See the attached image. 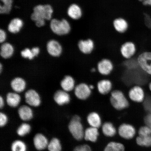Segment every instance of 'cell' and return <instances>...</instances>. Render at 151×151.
I'll list each match as a JSON object with an SVG mask.
<instances>
[{"instance_id":"cell-6","label":"cell","mask_w":151,"mask_h":151,"mask_svg":"<svg viewBox=\"0 0 151 151\" xmlns=\"http://www.w3.org/2000/svg\"><path fill=\"white\" fill-rule=\"evenodd\" d=\"M73 91L75 97L82 101L89 99L92 93L89 85L84 82H80L76 85Z\"/></svg>"},{"instance_id":"cell-21","label":"cell","mask_w":151,"mask_h":151,"mask_svg":"<svg viewBox=\"0 0 151 151\" xmlns=\"http://www.w3.org/2000/svg\"><path fill=\"white\" fill-rule=\"evenodd\" d=\"M34 144L37 150H41L46 148L48 144V139L44 135L37 134L34 137Z\"/></svg>"},{"instance_id":"cell-20","label":"cell","mask_w":151,"mask_h":151,"mask_svg":"<svg viewBox=\"0 0 151 151\" xmlns=\"http://www.w3.org/2000/svg\"><path fill=\"white\" fill-rule=\"evenodd\" d=\"M67 14L70 18L73 20H77L82 17L83 11L80 6L76 4H73L68 8Z\"/></svg>"},{"instance_id":"cell-42","label":"cell","mask_w":151,"mask_h":151,"mask_svg":"<svg viewBox=\"0 0 151 151\" xmlns=\"http://www.w3.org/2000/svg\"><path fill=\"white\" fill-rule=\"evenodd\" d=\"M5 102L3 98L1 96L0 97V108L2 109L4 106Z\"/></svg>"},{"instance_id":"cell-8","label":"cell","mask_w":151,"mask_h":151,"mask_svg":"<svg viewBox=\"0 0 151 151\" xmlns=\"http://www.w3.org/2000/svg\"><path fill=\"white\" fill-rule=\"evenodd\" d=\"M121 55L124 59H129L136 55V45L132 41H125L121 45L120 49Z\"/></svg>"},{"instance_id":"cell-22","label":"cell","mask_w":151,"mask_h":151,"mask_svg":"<svg viewBox=\"0 0 151 151\" xmlns=\"http://www.w3.org/2000/svg\"><path fill=\"white\" fill-rule=\"evenodd\" d=\"M21 101V97L16 92H9L7 94L6 101L9 106L13 108L17 107Z\"/></svg>"},{"instance_id":"cell-16","label":"cell","mask_w":151,"mask_h":151,"mask_svg":"<svg viewBox=\"0 0 151 151\" xmlns=\"http://www.w3.org/2000/svg\"><path fill=\"white\" fill-rule=\"evenodd\" d=\"M113 25L115 31L120 34L125 33L129 27V24L127 20L122 17L114 19L113 21Z\"/></svg>"},{"instance_id":"cell-43","label":"cell","mask_w":151,"mask_h":151,"mask_svg":"<svg viewBox=\"0 0 151 151\" xmlns=\"http://www.w3.org/2000/svg\"><path fill=\"white\" fill-rule=\"evenodd\" d=\"M149 89L151 92V82L149 83L148 85Z\"/></svg>"},{"instance_id":"cell-30","label":"cell","mask_w":151,"mask_h":151,"mask_svg":"<svg viewBox=\"0 0 151 151\" xmlns=\"http://www.w3.org/2000/svg\"><path fill=\"white\" fill-rule=\"evenodd\" d=\"M136 142L139 146L149 147H151V135L145 137H138L136 139Z\"/></svg>"},{"instance_id":"cell-41","label":"cell","mask_w":151,"mask_h":151,"mask_svg":"<svg viewBox=\"0 0 151 151\" xmlns=\"http://www.w3.org/2000/svg\"><path fill=\"white\" fill-rule=\"evenodd\" d=\"M138 1L145 6H151V0H138Z\"/></svg>"},{"instance_id":"cell-14","label":"cell","mask_w":151,"mask_h":151,"mask_svg":"<svg viewBox=\"0 0 151 151\" xmlns=\"http://www.w3.org/2000/svg\"><path fill=\"white\" fill-rule=\"evenodd\" d=\"M46 48L48 53L54 57L60 56L63 50L61 45L55 40L49 41L47 43Z\"/></svg>"},{"instance_id":"cell-7","label":"cell","mask_w":151,"mask_h":151,"mask_svg":"<svg viewBox=\"0 0 151 151\" xmlns=\"http://www.w3.org/2000/svg\"><path fill=\"white\" fill-rule=\"evenodd\" d=\"M137 56L139 68L145 73L151 76V52H143Z\"/></svg>"},{"instance_id":"cell-40","label":"cell","mask_w":151,"mask_h":151,"mask_svg":"<svg viewBox=\"0 0 151 151\" xmlns=\"http://www.w3.org/2000/svg\"><path fill=\"white\" fill-rule=\"evenodd\" d=\"M36 25L38 27H41L44 26L45 24V20H40L35 22Z\"/></svg>"},{"instance_id":"cell-37","label":"cell","mask_w":151,"mask_h":151,"mask_svg":"<svg viewBox=\"0 0 151 151\" xmlns=\"http://www.w3.org/2000/svg\"><path fill=\"white\" fill-rule=\"evenodd\" d=\"M7 117L6 115L4 113H0V126L3 127L6 124L7 122Z\"/></svg>"},{"instance_id":"cell-3","label":"cell","mask_w":151,"mask_h":151,"mask_svg":"<svg viewBox=\"0 0 151 151\" xmlns=\"http://www.w3.org/2000/svg\"><path fill=\"white\" fill-rule=\"evenodd\" d=\"M70 132L74 139L80 141L84 138V130L81 122V119L78 115L73 116L68 126Z\"/></svg>"},{"instance_id":"cell-32","label":"cell","mask_w":151,"mask_h":151,"mask_svg":"<svg viewBox=\"0 0 151 151\" xmlns=\"http://www.w3.org/2000/svg\"><path fill=\"white\" fill-rule=\"evenodd\" d=\"M12 151H26V145L25 143L21 140H16L11 145Z\"/></svg>"},{"instance_id":"cell-11","label":"cell","mask_w":151,"mask_h":151,"mask_svg":"<svg viewBox=\"0 0 151 151\" xmlns=\"http://www.w3.org/2000/svg\"><path fill=\"white\" fill-rule=\"evenodd\" d=\"M97 88L98 92L101 95H109L113 90L112 81L107 77H105L97 82Z\"/></svg>"},{"instance_id":"cell-23","label":"cell","mask_w":151,"mask_h":151,"mask_svg":"<svg viewBox=\"0 0 151 151\" xmlns=\"http://www.w3.org/2000/svg\"><path fill=\"white\" fill-rule=\"evenodd\" d=\"M99 135L98 128L90 127L85 130L84 138L86 141L95 142Z\"/></svg>"},{"instance_id":"cell-12","label":"cell","mask_w":151,"mask_h":151,"mask_svg":"<svg viewBox=\"0 0 151 151\" xmlns=\"http://www.w3.org/2000/svg\"><path fill=\"white\" fill-rule=\"evenodd\" d=\"M24 99L26 103L30 106L37 107L41 104L40 96L35 90L31 89L27 91L24 94Z\"/></svg>"},{"instance_id":"cell-33","label":"cell","mask_w":151,"mask_h":151,"mask_svg":"<svg viewBox=\"0 0 151 151\" xmlns=\"http://www.w3.org/2000/svg\"><path fill=\"white\" fill-rule=\"evenodd\" d=\"M31 127L29 124H22L19 126L17 130V133L20 137H24L27 134L31 131Z\"/></svg>"},{"instance_id":"cell-35","label":"cell","mask_w":151,"mask_h":151,"mask_svg":"<svg viewBox=\"0 0 151 151\" xmlns=\"http://www.w3.org/2000/svg\"><path fill=\"white\" fill-rule=\"evenodd\" d=\"M139 136L145 137L151 135V128L148 126L141 127L138 131Z\"/></svg>"},{"instance_id":"cell-18","label":"cell","mask_w":151,"mask_h":151,"mask_svg":"<svg viewBox=\"0 0 151 151\" xmlns=\"http://www.w3.org/2000/svg\"><path fill=\"white\" fill-rule=\"evenodd\" d=\"M10 86L14 92L19 93L25 90L26 83L24 79L22 77H16L11 81Z\"/></svg>"},{"instance_id":"cell-38","label":"cell","mask_w":151,"mask_h":151,"mask_svg":"<svg viewBox=\"0 0 151 151\" xmlns=\"http://www.w3.org/2000/svg\"><path fill=\"white\" fill-rule=\"evenodd\" d=\"M7 37L6 34L3 29L0 30V42L4 43L6 40Z\"/></svg>"},{"instance_id":"cell-10","label":"cell","mask_w":151,"mask_h":151,"mask_svg":"<svg viewBox=\"0 0 151 151\" xmlns=\"http://www.w3.org/2000/svg\"><path fill=\"white\" fill-rule=\"evenodd\" d=\"M77 46L81 53L86 55L91 54L96 48L95 42L91 38L81 40Z\"/></svg>"},{"instance_id":"cell-36","label":"cell","mask_w":151,"mask_h":151,"mask_svg":"<svg viewBox=\"0 0 151 151\" xmlns=\"http://www.w3.org/2000/svg\"><path fill=\"white\" fill-rule=\"evenodd\" d=\"M73 151H92L90 147L87 145H83L77 146Z\"/></svg>"},{"instance_id":"cell-1","label":"cell","mask_w":151,"mask_h":151,"mask_svg":"<svg viewBox=\"0 0 151 151\" xmlns=\"http://www.w3.org/2000/svg\"><path fill=\"white\" fill-rule=\"evenodd\" d=\"M130 101L127 95L121 90H113L109 94L110 105L116 110L122 111L128 108Z\"/></svg>"},{"instance_id":"cell-28","label":"cell","mask_w":151,"mask_h":151,"mask_svg":"<svg viewBox=\"0 0 151 151\" xmlns=\"http://www.w3.org/2000/svg\"><path fill=\"white\" fill-rule=\"evenodd\" d=\"M125 147L122 143L116 142H109L104 150V151H124Z\"/></svg>"},{"instance_id":"cell-44","label":"cell","mask_w":151,"mask_h":151,"mask_svg":"<svg viewBox=\"0 0 151 151\" xmlns=\"http://www.w3.org/2000/svg\"><path fill=\"white\" fill-rule=\"evenodd\" d=\"M3 66L2 65V64H1V65H0V72H1H1L2 70V68Z\"/></svg>"},{"instance_id":"cell-29","label":"cell","mask_w":151,"mask_h":151,"mask_svg":"<svg viewBox=\"0 0 151 151\" xmlns=\"http://www.w3.org/2000/svg\"><path fill=\"white\" fill-rule=\"evenodd\" d=\"M3 3L0 6V13L1 14H8L12 9V0H1Z\"/></svg>"},{"instance_id":"cell-15","label":"cell","mask_w":151,"mask_h":151,"mask_svg":"<svg viewBox=\"0 0 151 151\" xmlns=\"http://www.w3.org/2000/svg\"><path fill=\"white\" fill-rule=\"evenodd\" d=\"M54 100L58 105L62 106L70 102L71 96L68 92L63 90H58L54 93Z\"/></svg>"},{"instance_id":"cell-27","label":"cell","mask_w":151,"mask_h":151,"mask_svg":"<svg viewBox=\"0 0 151 151\" xmlns=\"http://www.w3.org/2000/svg\"><path fill=\"white\" fill-rule=\"evenodd\" d=\"M102 131L105 136L112 137L116 135V130L113 124L110 122L104 123L102 126Z\"/></svg>"},{"instance_id":"cell-26","label":"cell","mask_w":151,"mask_h":151,"mask_svg":"<svg viewBox=\"0 0 151 151\" xmlns=\"http://www.w3.org/2000/svg\"><path fill=\"white\" fill-rule=\"evenodd\" d=\"M23 22L19 18L13 19L9 22L8 26V30L10 33L16 34L19 32L23 26Z\"/></svg>"},{"instance_id":"cell-34","label":"cell","mask_w":151,"mask_h":151,"mask_svg":"<svg viewBox=\"0 0 151 151\" xmlns=\"http://www.w3.org/2000/svg\"><path fill=\"white\" fill-rule=\"evenodd\" d=\"M20 54L22 57L25 59L32 60L35 58L31 49L28 48H26L22 50Z\"/></svg>"},{"instance_id":"cell-4","label":"cell","mask_w":151,"mask_h":151,"mask_svg":"<svg viewBox=\"0 0 151 151\" xmlns=\"http://www.w3.org/2000/svg\"><path fill=\"white\" fill-rule=\"evenodd\" d=\"M50 27L53 32L60 36L67 35L71 29L70 24L65 19L61 20L53 19L51 21Z\"/></svg>"},{"instance_id":"cell-5","label":"cell","mask_w":151,"mask_h":151,"mask_svg":"<svg viewBox=\"0 0 151 151\" xmlns=\"http://www.w3.org/2000/svg\"><path fill=\"white\" fill-rule=\"evenodd\" d=\"M127 96L130 101L135 103H143L146 98L144 89L138 85L131 87L128 90Z\"/></svg>"},{"instance_id":"cell-19","label":"cell","mask_w":151,"mask_h":151,"mask_svg":"<svg viewBox=\"0 0 151 151\" xmlns=\"http://www.w3.org/2000/svg\"><path fill=\"white\" fill-rule=\"evenodd\" d=\"M87 120L90 127L99 128L101 125V116L95 111L91 112L88 114Z\"/></svg>"},{"instance_id":"cell-24","label":"cell","mask_w":151,"mask_h":151,"mask_svg":"<svg viewBox=\"0 0 151 151\" xmlns=\"http://www.w3.org/2000/svg\"><path fill=\"white\" fill-rule=\"evenodd\" d=\"M14 47L10 43L4 42L1 45L0 54L4 59H8L11 58L14 55Z\"/></svg>"},{"instance_id":"cell-31","label":"cell","mask_w":151,"mask_h":151,"mask_svg":"<svg viewBox=\"0 0 151 151\" xmlns=\"http://www.w3.org/2000/svg\"><path fill=\"white\" fill-rule=\"evenodd\" d=\"M47 148L49 151H61L62 150L60 141L56 138H53L49 142Z\"/></svg>"},{"instance_id":"cell-2","label":"cell","mask_w":151,"mask_h":151,"mask_svg":"<svg viewBox=\"0 0 151 151\" xmlns=\"http://www.w3.org/2000/svg\"><path fill=\"white\" fill-rule=\"evenodd\" d=\"M53 12V10L50 5H38L34 8L31 18L35 22L40 20H50L52 18Z\"/></svg>"},{"instance_id":"cell-9","label":"cell","mask_w":151,"mask_h":151,"mask_svg":"<svg viewBox=\"0 0 151 151\" xmlns=\"http://www.w3.org/2000/svg\"><path fill=\"white\" fill-rule=\"evenodd\" d=\"M97 69L99 74L104 77L109 76L114 69L113 62L108 58H104L98 62Z\"/></svg>"},{"instance_id":"cell-13","label":"cell","mask_w":151,"mask_h":151,"mask_svg":"<svg viewBox=\"0 0 151 151\" xmlns=\"http://www.w3.org/2000/svg\"><path fill=\"white\" fill-rule=\"evenodd\" d=\"M136 130L133 126L128 124H123L118 128L119 135L124 139H131L135 136Z\"/></svg>"},{"instance_id":"cell-17","label":"cell","mask_w":151,"mask_h":151,"mask_svg":"<svg viewBox=\"0 0 151 151\" xmlns=\"http://www.w3.org/2000/svg\"><path fill=\"white\" fill-rule=\"evenodd\" d=\"M76 81L73 77L71 75L65 76L60 82V86L63 90L69 92L74 90L76 85Z\"/></svg>"},{"instance_id":"cell-25","label":"cell","mask_w":151,"mask_h":151,"mask_svg":"<svg viewBox=\"0 0 151 151\" xmlns=\"http://www.w3.org/2000/svg\"><path fill=\"white\" fill-rule=\"evenodd\" d=\"M19 116L24 121L29 120L33 118V112L31 107L27 105H22L18 110Z\"/></svg>"},{"instance_id":"cell-39","label":"cell","mask_w":151,"mask_h":151,"mask_svg":"<svg viewBox=\"0 0 151 151\" xmlns=\"http://www.w3.org/2000/svg\"><path fill=\"white\" fill-rule=\"evenodd\" d=\"M31 50L35 57L38 55L40 52V49L38 47H33L31 49Z\"/></svg>"}]
</instances>
